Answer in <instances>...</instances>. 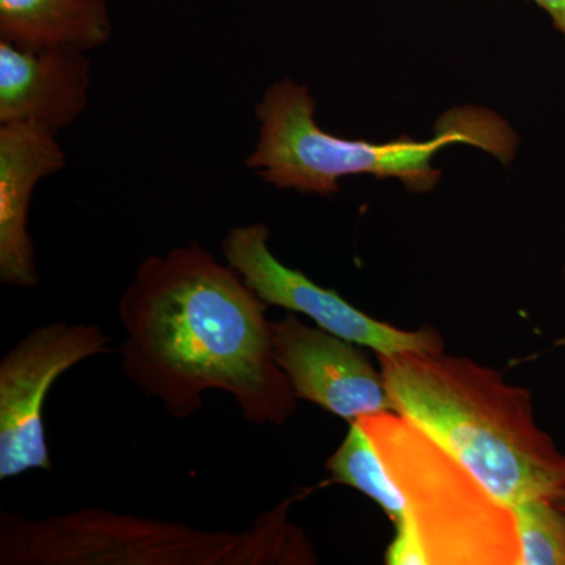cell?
<instances>
[{"label": "cell", "mask_w": 565, "mask_h": 565, "mask_svg": "<svg viewBox=\"0 0 565 565\" xmlns=\"http://www.w3.org/2000/svg\"><path fill=\"white\" fill-rule=\"evenodd\" d=\"M267 305L230 264L189 243L145 258L118 303L121 370L174 419L218 390L245 422L281 426L297 411L291 382L274 360Z\"/></svg>", "instance_id": "6da1fadb"}, {"label": "cell", "mask_w": 565, "mask_h": 565, "mask_svg": "<svg viewBox=\"0 0 565 565\" xmlns=\"http://www.w3.org/2000/svg\"><path fill=\"white\" fill-rule=\"evenodd\" d=\"M377 363L396 411L426 427L505 503L565 494V455L535 422L530 390L445 352L377 355Z\"/></svg>", "instance_id": "7a4b0ae2"}, {"label": "cell", "mask_w": 565, "mask_h": 565, "mask_svg": "<svg viewBox=\"0 0 565 565\" xmlns=\"http://www.w3.org/2000/svg\"><path fill=\"white\" fill-rule=\"evenodd\" d=\"M258 139L245 167L264 182L303 195L333 196L341 180L373 177L397 180L412 193H430L441 180L435 156L449 145L481 148L508 166L519 137L493 111L455 107L435 122L429 140L408 137L390 141L344 139L316 122V99L305 84L275 81L255 107Z\"/></svg>", "instance_id": "3957f363"}, {"label": "cell", "mask_w": 565, "mask_h": 565, "mask_svg": "<svg viewBox=\"0 0 565 565\" xmlns=\"http://www.w3.org/2000/svg\"><path fill=\"white\" fill-rule=\"evenodd\" d=\"M407 508L390 565H520L514 509L426 427L399 412L356 419Z\"/></svg>", "instance_id": "277c9868"}, {"label": "cell", "mask_w": 565, "mask_h": 565, "mask_svg": "<svg viewBox=\"0 0 565 565\" xmlns=\"http://www.w3.org/2000/svg\"><path fill=\"white\" fill-rule=\"evenodd\" d=\"M292 500L236 533L98 508L41 520L2 511L0 565L313 564L307 537L288 522Z\"/></svg>", "instance_id": "5b68a950"}, {"label": "cell", "mask_w": 565, "mask_h": 565, "mask_svg": "<svg viewBox=\"0 0 565 565\" xmlns=\"http://www.w3.org/2000/svg\"><path fill=\"white\" fill-rule=\"evenodd\" d=\"M111 351L98 323L54 321L36 327L0 360V481L52 471L44 404L71 367Z\"/></svg>", "instance_id": "8992f818"}, {"label": "cell", "mask_w": 565, "mask_h": 565, "mask_svg": "<svg viewBox=\"0 0 565 565\" xmlns=\"http://www.w3.org/2000/svg\"><path fill=\"white\" fill-rule=\"evenodd\" d=\"M264 223L233 226L222 241L226 264L233 267L267 307L307 316L326 332L373 349L377 355L399 352H445L437 330H403L377 321L349 303L333 289L322 288L300 270L282 264L269 245Z\"/></svg>", "instance_id": "52a82bcc"}, {"label": "cell", "mask_w": 565, "mask_h": 565, "mask_svg": "<svg viewBox=\"0 0 565 565\" xmlns=\"http://www.w3.org/2000/svg\"><path fill=\"white\" fill-rule=\"evenodd\" d=\"M270 333L274 360L291 382L297 399L349 423L397 412L381 367L375 370L362 345L307 326L291 311L270 323Z\"/></svg>", "instance_id": "ba28073f"}, {"label": "cell", "mask_w": 565, "mask_h": 565, "mask_svg": "<svg viewBox=\"0 0 565 565\" xmlns=\"http://www.w3.org/2000/svg\"><path fill=\"white\" fill-rule=\"evenodd\" d=\"M90 84L87 52L24 51L0 41V125L58 136L84 114Z\"/></svg>", "instance_id": "9c48e42d"}, {"label": "cell", "mask_w": 565, "mask_h": 565, "mask_svg": "<svg viewBox=\"0 0 565 565\" xmlns=\"http://www.w3.org/2000/svg\"><path fill=\"white\" fill-rule=\"evenodd\" d=\"M57 136L28 125H0V281L17 288L39 282L29 234L33 192L44 178L65 169Z\"/></svg>", "instance_id": "30bf717a"}, {"label": "cell", "mask_w": 565, "mask_h": 565, "mask_svg": "<svg viewBox=\"0 0 565 565\" xmlns=\"http://www.w3.org/2000/svg\"><path fill=\"white\" fill-rule=\"evenodd\" d=\"M110 35L106 0H0V41L18 50L88 52Z\"/></svg>", "instance_id": "8fae6325"}, {"label": "cell", "mask_w": 565, "mask_h": 565, "mask_svg": "<svg viewBox=\"0 0 565 565\" xmlns=\"http://www.w3.org/2000/svg\"><path fill=\"white\" fill-rule=\"evenodd\" d=\"M332 484L351 487L373 500L392 520L394 527L405 522V501L386 471L373 441L359 422L349 423L348 435L326 465Z\"/></svg>", "instance_id": "7c38bea8"}, {"label": "cell", "mask_w": 565, "mask_h": 565, "mask_svg": "<svg viewBox=\"0 0 565 565\" xmlns=\"http://www.w3.org/2000/svg\"><path fill=\"white\" fill-rule=\"evenodd\" d=\"M520 539V565H565V511L550 498L512 505Z\"/></svg>", "instance_id": "4fadbf2b"}, {"label": "cell", "mask_w": 565, "mask_h": 565, "mask_svg": "<svg viewBox=\"0 0 565 565\" xmlns=\"http://www.w3.org/2000/svg\"><path fill=\"white\" fill-rule=\"evenodd\" d=\"M545 11L557 32L565 39V0H530Z\"/></svg>", "instance_id": "5bb4252c"}, {"label": "cell", "mask_w": 565, "mask_h": 565, "mask_svg": "<svg viewBox=\"0 0 565 565\" xmlns=\"http://www.w3.org/2000/svg\"><path fill=\"white\" fill-rule=\"evenodd\" d=\"M555 503L559 505V508L563 509V511H565V494H563V497L561 498H557Z\"/></svg>", "instance_id": "9a60e30c"}, {"label": "cell", "mask_w": 565, "mask_h": 565, "mask_svg": "<svg viewBox=\"0 0 565 565\" xmlns=\"http://www.w3.org/2000/svg\"><path fill=\"white\" fill-rule=\"evenodd\" d=\"M563 275H564V280H565V264H564Z\"/></svg>", "instance_id": "2e32d148"}]
</instances>
